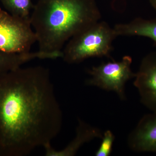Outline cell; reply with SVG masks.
Listing matches in <instances>:
<instances>
[{
    "label": "cell",
    "mask_w": 156,
    "mask_h": 156,
    "mask_svg": "<svg viewBox=\"0 0 156 156\" xmlns=\"http://www.w3.org/2000/svg\"><path fill=\"white\" fill-rule=\"evenodd\" d=\"M134 78V85L141 102L152 112H156V50L144 57Z\"/></svg>",
    "instance_id": "cell-6"
},
{
    "label": "cell",
    "mask_w": 156,
    "mask_h": 156,
    "mask_svg": "<svg viewBox=\"0 0 156 156\" xmlns=\"http://www.w3.org/2000/svg\"><path fill=\"white\" fill-rule=\"evenodd\" d=\"M128 141L134 151L156 153V112L142 117L129 134Z\"/></svg>",
    "instance_id": "cell-7"
},
{
    "label": "cell",
    "mask_w": 156,
    "mask_h": 156,
    "mask_svg": "<svg viewBox=\"0 0 156 156\" xmlns=\"http://www.w3.org/2000/svg\"><path fill=\"white\" fill-rule=\"evenodd\" d=\"M102 141L99 148L95 153L96 156H108L111 154L115 136L112 132L107 130L102 135Z\"/></svg>",
    "instance_id": "cell-12"
},
{
    "label": "cell",
    "mask_w": 156,
    "mask_h": 156,
    "mask_svg": "<svg viewBox=\"0 0 156 156\" xmlns=\"http://www.w3.org/2000/svg\"><path fill=\"white\" fill-rule=\"evenodd\" d=\"M8 12L22 19L29 20L34 6L31 0H0Z\"/></svg>",
    "instance_id": "cell-11"
},
{
    "label": "cell",
    "mask_w": 156,
    "mask_h": 156,
    "mask_svg": "<svg viewBox=\"0 0 156 156\" xmlns=\"http://www.w3.org/2000/svg\"><path fill=\"white\" fill-rule=\"evenodd\" d=\"M118 36H139L153 41L156 47V20L136 18L131 22L116 24L113 27Z\"/></svg>",
    "instance_id": "cell-9"
},
{
    "label": "cell",
    "mask_w": 156,
    "mask_h": 156,
    "mask_svg": "<svg viewBox=\"0 0 156 156\" xmlns=\"http://www.w3.org/2000/svg\"><path fill=\"white\" fill-rule=\"evenodd\" d=\"M50 56L38 51L27 53H11L0 51V74L21 67L35 59H49Z\"/></svg>",
    "instance_id": "cell-10"
},
{
    "label": "cell",
    "mask_w": 156,
    "mask_h": 156,
    "mask_svg": "<svg viewBox=\"0 0 156 156\" xmlns=\"http://www.w3.org/2000/svg\"><path fill=\"white\" fill-rule=\"evenodd\" d=\"M36 42L30 19L16 17L0 8V51L27 53Z\"/></svg>",
    "instance_id": "cell-4"
},
{
    "label": "cell",
    "mask_w": 156,
    "mask_h": 156,
    "mask_svg": "<svg viewBox=\"0 0 156 156\" xmlns=\"http://www.w3.org/2000/svg\"><path fill=\"white\" fill-rule=\"evenodd\" d=\"M132 62L131 56H125L120 61L113 60L94 66L89 71L91 77L87 80V85L114 91L121 99H126V83L136 75L131 69Z\"/></svg>",
    "instance_id": "cell-5"
},
{
    "label": "cell",
    "mask_w": 156,
    "mask_h": 156,
    "mask_svg": "<svg viewBox=\"0 0 156 156\" xmlns=\"http://www.w3.org/2000/svg\"><path fill=\"white\" fill-rule=\"evenodd\" d=\"M101 18L95 0H38L30 20L38 50L62 57L66 42Z\"/></svg>",
    "instance_id": "cell-2"
},
{
    "label": "cell",
    "mask_w": 156,
    "mask_h": 156,
    "mask_svg": "<svg viewBox=\"0 0 156 156\" xmlns=\"http://www.w3.org/2000/svg\"><path fill=\"white\" fill-rule=\"evenodd\" d=\"M79 122L76 128V135L73 141L61 151L54 149L51 147L50 144H47L44 147L46 156H74L84 144L95 138L102 137L103 134L98 128L90 126L80 119L79 120Z\"/></svg>",
    "instance_id": "cell-8"
},
{
    "label": "cell",
    "mask_w": 156,
    "mask_h": 156,
    "mask_svg": "<svg viewBox=\"0 0 156 156\" xmlns=\"http://www.w3.org/2000/svg\"><path fill=\"white\" fill-rule=\"evenodd\" d=\"M62 120L48 68L21 66L0 74V156H27L50 144Z\"/></svg>",
    "instance_id": "cell-1"
},
{
    "label": "cell",
    "mask_w": 156,
    "mask_h": 156,
    "mask_svg": "<svg viewBox=\"0 0 156 156\" xmlns=\"http://www.w3.org/2000/svg\"><path fill=\"white\" fill-rule=\"evenodd\" d=\"M117 37L107 23L98 21L70 39L62 50V58L74 64L91 57H109Z\"/></svg>",
    "instance_id": "cell-3"
},
{
    "label": "cell",
    "mask_w": 156,
    "mask_h": 156,
    "mask_svg": "<svg viewBox=\"0 0 156 156\" xmlns=\"http://www.w3.org/2000/svg\"><path fill=\"white\" fill-rule=\"evenodd\" d=\"M151 5L156 11V0H149Z\"/></svg>",
    "instance_id": "cell-13"
}]
</instances>
